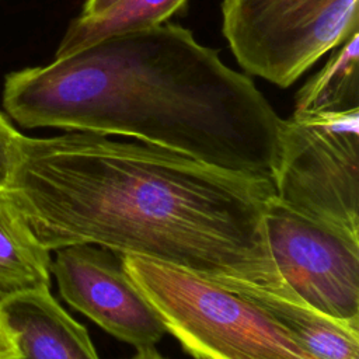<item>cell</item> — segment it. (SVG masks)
Here are the masks:
<instances>
[{"label":"cell","mask_w":359,"mask_h":359,"mask_svg":"<svg viewBox=\"0 0 359 359\" xmlns=\"http://www.w3.org/2000/svg\"><path fill=\"white\" fill-rule=\"evenodd\" d=\"M21 136L0 112V188H6L10 181Z\"/></svg>","instance_id":"obj_13"},{"label":"cell","mask_w":359,"mask_h":359,"mask_svg":"<svg viewBox=\"0 0 359 359\" xmlns=\"http://www.w3.org/2000/svg\"><path fill=\"white\" fill-rule=\"evenodd\" d=\"M273 187L292 209L359 236V108L282 119Z\"/></svg>","instance_id":"obj_5"},{"label":"cell","mask_w":359,"mask_h":359,"mask_svg":"<svg viewBox=\"0 0 359 359\" xmlns=\"http://www.w3.org/2000/svg\"><path fill=\"white\" fill-rule=\"evenodd\" d=\"M25 128L135 137L273 182L282 118L254 81L174 24L114 34L7 76Z\"/></svg>","instance_id":"obj_2"},{"label":"cell","mask_w":359,"mask_h":359,"mask_svg":"<svg viewBox=\"0 0 359 359\" xmlns=\"http://www.w3.org/2000/svg\"><path fill=\"white\" fill-rule=\"evenodd\" d=\"M222 17L238 65L285 88L359 31V0H223Z\"/></svg>","instance_id":"obj_4"},{"label":"cell","mask_w":359,"mask_h":359,"mask_svg":"<svg viewBox=\"0 0 359 359\" xmlns=\"http://www.w3.org/2000/svg\"><path fill=\"white\" fill-rule=\"evenodd\" d=\"M121 265L195 359H316L238 293L182 268L121 255Z\"/></svg>","instance_id":"obj_3"},{"label":"cell","mask_w":359,"mask_h":359,"mask_svg":"<svg viewBox=\"0 0 359 359\" xmlns=\"http://www.w3.org/2000/svg\"><path fill=\"white\" fill-rule=\"evenodd\" d=\"M129 359H164V358L154 349V346H149V348L137 349L135 356Z\"/></svg>","instance_id":"obj_16"},{"label":"cell","mask_w":359,"mask_h":359,"mask_svg":"<svg viewBox=\"0 0 359 359\" xmlns=\"http://www.w3.org/2000/svg\"><path fill=\"white\" fill-rule=\"evenodd\" d=\"M49 252L74 244L283 294L264 213L273 182L142 142L72 130L21 136L6 187ZM294 296V294H293Z\"/></svg>","instance_id":"obj_1"},{"label":"cell","mask_w":359,"mask_h":359,"mask_svg":"<svg viewBox=\"0 0 359 359\" xmlns=\"http://www.w3.org/2000/svg\"><path fill=\"white\" fill-rule=\"evenodd\" d=\"M116 1L118 0H87L80 15H84V17L98 15L105 10H108L111 6H114Z\"/></svg>","instance_id":"obj_15"},{"label":"cell","mask_w":359,"mask_h":359,"mask_svg":"<svg viewBox=\"0 0 359 359\" xmlns=\"http://www.w3.org/2000/svg\"><path fill=\"white\" fill-rule=\"evenodd\" d=\"M50 285V257L10 198L0 188V303Z\"/></svg>","instance_id":"obj_10"},{"label":"cell","mask_w":359,"mask_h":359,"mask_svg":"<svg viewBox=\"0 0 359 359\" xmlns=\"http://www.w3.org/2000/svg\"><path fill=\"white\" fill-rule=\"evenodd\" d=\"M50 272L67 304L136 349L154 346L167 332L122 265L93 244L56 250Z\"/></svg>","instance_id":"obj_7"},{"label":"cell","mask_w":359,"mask_h":359,"mask_svg":"<svg viewBox=\"0 0 359 359\" xmlns=\"http://www.w3.org/2000/svg\"><path fill=\"white\" fill-rule=\"evenodd\" d=\"M264 226L290 292L330 317L359 323V236L303 215L276 195L266 202Z\"/></svg>","instance_id":"obj_6"},{"label":"cell","mask_w":359,"mask_h":359,"mask_svg":"<svg viewBox=\"0 0 359 359\" xmlns=\"http://www.w3.org/2000/svg\"><path fill=\"white\" fill-rule=\"evenodd\" d=\"M0 316L21 359H100L87 330L62 309L49 287L1 302Z\"/></svg>","instance_id":"obj_8"},{"label":"cell","mask_w":359,"mask_h":359,"mask_svg":"<svg viewBox=\"0 0 359 359\" xmlns=\"http://www.w3.org/2000/svg\"><path fill=\"white\" fill-rule=\"evenodd\" d=\"M0 359H21L15 341L0 316Z\"/></svg>","instance_id":"obj_14"},{"label":"cell","mask_w":359,"mask_h":359,"mask_svg":"<svg viewBox=\"0 0 359 359\" xmlns=\"http://www.w3.org/2000/svg\"><path fill=\"white\" fill-rule=\"evenodd\" d=\"M187 0H118L94 17L79 15L73 20L55 56L69 53L101 38L163 24Z\"/></svg>","instance_id":"obj_12"},{"label":"cell","mask_w":359,"mask_h":359,"mask_svg":"<svg viewBox=\"0 0 359 359\" xmlns=\"http://www.w3.org/2000/svg\"><path fill=\"white\" fill-rule=\"evenodd\" d=\"M337 48L297 93L294 114L359 108V31Z\"/></svg>","instance_id":"obj_11"},{"label":"cell","mask_w":359,"mask_h":359,"mask_svg":"<svg viewBox=\"0 0 359 359\" xmlns=\"http://www.w3.org/2000/svg\"><path fill=\"white\" fill-rule=\"evenodd\" d=\"M230 289L271 316L316 359H359V323L330 317L293 294L223 279Z\"/></svg>","instance_id":"obj_9"}]
</instances>
